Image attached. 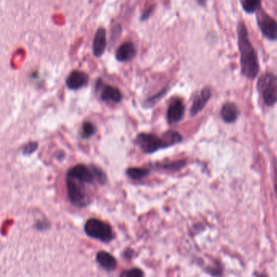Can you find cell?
<instances>
[{"label":"cell","instance_id":"obj_1","mask_svg":"<svg viewBox=\"0 0 277 277\" xmlns=\"http://www.w3.org/2000/svg\"><path fill=\"white\" fill-rule=\"evenodd\" d=\"M237 36L238 47L241 52V73L246 78L253 80L259 73V61L255 49L249 40L247 29L244 23H239L237 27Z\"/></svg>","mask_w":277,"mask_h":277},{"label":"cell","instance_id":"obj_2","mask_svg":"<svg viewBox=\"0 0 277 277\" xmlns=\"http://www.w3.org/2000/svg\"><path fill=\"white\" fill-rule=\"evenodd\" d=\"M257 89L267 105H274L277 102V73L264 74L259 79Z\"/></svg>","mask_w":277,"mask_h":277},{"label":"cell","instance_id":"obj_3","mask_svg":"<svg viewBox=\"0 0 277 277\" xmlns=\"http://www.w3.org/2000/svg\"><path fill=\"white\" fill-rule=\"evenodd\" d=\"M85 231L89 237L105 243H109L115 238V233L112 227L108 223L94 218L89 219L85 223Z\"/></svg>","mask_w":277,"mask_h":277},{"label":"cell","instance_id":"obj_4","mask_svg":"<svg viewBox=\"0 0 277 277\" xmlns=\"http://www.w3.org/2000/svg\"><path fill=\"white\" fill-rule=\"evenodd\" d=\"M68 197L70 202L77 208H85L90 204V199L85 191L83 184L73 179L66 178Z\"/></svg>","mask_w":277,"mask_h":277},{"label":"cell","instance_id":"obj_5","mask_svg":"<svg viewBox=\"0 0 277 277\" xmlns=\"http://www.w3.org/2000/svg\"><path fill=\"white\" fill-rule=\"evenodd\" d=\"M136 144L145 154H153L160 149H164L163 141L161 138L153 134L141 133L136 137Z\"/></svg>","mask_w":277,"mask_h":277},{"label":"cell","instance_id":"obj_6","mask_svg":"<svg viewBox=\"0 0 277 277\" xmlns=\"http://www.w3.org/2000/svg\"><path fill=\"white\" fill-rule=\"evenodd\" d=\"M257 23L262 33L269 40H277V21L265 11L259 9L257 12Z\"/></svg>","mask_w":277,"mask_h":277},{"label":"cell","instance_id":"obj_7","mask_svg":"<svg viewBox=\"0 0 277 277\" xmlns=\"http://www.w3.org/2000/svg\"><path fill=\"white\" fill-rule=\"evenodd\" d=\"M67 177L73 179L85 185H91L94 183V181H96V177L91 168H88L87 166L84 164H76L70 168L68 172Z\"/></svg>","mask_w":277,"mask_h":277},{"label":"cell","instance_id":"obj_8","mask_svg":"<svg viewBox=\"0 0 277 277\" xmlns=\"http://www.w3.org/2000/svg\"><path fill=\"white\" fill-rule=\"evenodd\" d=\"M89 82V76L84 71L74 70L66 79V86L71 90L81 89Z\"/></svg>","mask_w":277,"mask_h":277},{"label":"cell","instance_id":"obj_9","mask_svg":"<svg viewBox=\"0 0 277 277\" xmlns=\"http://www.w3.org/2000/svg\"><path fill=\"white\" fill-rule=\"evenodd\" d=\"M107 47V31L103 27L97 29L93 41V53L97 58L103 56Z\"/></svg>","mask_w":277,"mask_h":277},{"label":"cell","instance_id":"obj_10","mask_svg":"<svg viewBox=\"0 0 277 277\" xmlns=\"http://www.w3.org/2000/svg\"><path fill=\"white\" fill-rule=\"evenodd\" d=\"M185 114V106L180 99L175 100L168 107L167 112V121L170 125L178 123Z\"/></svg>","mask_w":277,"mask_h":277},{"label":"cell","instance_id":"obj_11","mask_svg":"<svg viewBox=\"0 0 277 277\" xmlns=\"http://www.w3.org/2000/svg\"><path fill=\"white\" fill-rule=\"evenodd\" d=\"M210 96H211V91L209 88L207 87L202 89L199 95H197L194 98L193 105L190 109V116H195L199 114V112L204 109V107L210 99Z\"/></svg>","mask_w":277,"mask_h":277},{"label":"cell","instance_id":"obj_12","mask_svg":"<svg viewBox=\"0 0 277 277\" xmlns=\"http://www.w3.org/2000/svg\"><path fill=\"white\" fill-rule=\"evenodd\" d=\"M137 51L132 42H125L119 47L116 51V61L120 62L130 61L136 56Z\"/></svg>","mask_w":277,"mask_h":277},{"label":"cell","instance_id":"obj_13","mask_svg":"<svg viewBox=\"0 0 277 277\" xmlns=\"http://www.w3.org/2000/svg\"><path fill=\"white\" fill-rule=\"evenodd\" d=\"M122 98L123 96L120 89L112 85H104L101 93V99L103 101H111L112 103H118L122 100Z\"/></svg>","mask_w":277,"mask_h":277},{"label":"cell","instance_id":"obj_14","mask_svg":"<svg viewBox=\"0 0 277 277\" xmlns=\"http://www.w3.org/2000/svg\"><path fill=\"white\" fill-rule=\"evenodd\" d=\"M96 259L99 265L107 271H113L117 266L116 259L105 251H99L97 254Z\"/></svg>","mask_w":277,"mask_h":277},{"label":"cell","instance_id":"obj_15","mask_svg":"<svg viewBox=\"0 0 277 277\" xmlns=\"http://www.w3.org/2000/svg\"><path fill=\"white\" fill-rule=\"evenodd\" d=\"M239 116V109L234 103H227L221 109V116L227 123H232Z\"/></svg>","mask_w":277,"mask_h":277},{"label":"cell","instance_id":"obj_16","mask_svg":"<svg viewBox=\"0 0 277 277\" xmlns=\"http://www.w3.org/2000/svg\"><path fill=\"white\" fill-rule=\"evenodd\" d=\"M161 138L163 140V145H164L165 148L172 146V145L180 143L182 141V137H181V134L176 132V131H172V130H168V131L163 133Z\"/></svg>","mask_w":277,"mask_h":277},{"label":"cell","instance_id":"obj_17","mask_svg":"<svg viewBox=\"0 0 277 277\" xmlns=\"http://www.w3.org/2000/svg\"><path fill=\"white\" fill-rule=\"evenodd\" d=\"M150 173V170L146 168H130L126 170V174L133 180H140L146 177Z\"/></svg>","mask_w":277,"mask_h":277},{"label":"cell","instance_id":"obj_18","mask_svg":"<svg viewBox=\"0 0 277 277\" xmlns=\"http://www.w3.org/2000/svg\"><path fill=\"white\" fill-rule=\"evenodd\" d=\"M96 132L97 128L94 124L89 121H85L83 123L82 132H81L83 138H89L90 137L94 136Z\"/></svg>","mask_w":277,"mask_h":277},{"label":"cell","instance_id":"obj_19","mask_svg":"<svg viewBox=\"0 0 277 277\" xmlns=\"http://www.w3.org/2000/svg\"><path fill=\"white\" fill-rule=\"evenodd\" d=\"M241 3L244 10L249 13L259 11L261 7V2L259 1H241Z\"/></svg>","mask_w":277,"mask_h":277},{"label":"cell","instance_id":"obj_20","mask_svg":"<svg viewBox=\"0 0 277 277\" xmlns=\"http://www.w3.org/2000/svg\"><path fill=\"white\" fill-rule=\"evenodd\" d=\"M186 165V161L179 160L172 162V163H164L161 165V168L165 170H169V171H177L181 168H183Z\"/></svg>","mask_w":277,"mask_h":277},{"label":"cell","instance_id":"obj_21","mask_svg":"<svg viewBox=\"0 0 277 277\" xmlns=\"http://www.w3.org/2000/svg\"><path fill=\"white\" fill-rule=\"evenodd\" d=\"M90 168H91L92 171L94 172V176L96 177V181H98V183L103 185L107 182V176L100 168H98V167L94 165L90 166Z\"/></svg>","mask_w":277,"mask_h":277},{"label":"cell","instance_id":"obj_22","mask_svg":"<svg viewBox=\"0 0 277 277\" xmlns=\"http://www.w3.org/2000/svg\"><path fill=\"white\" fill-rule=\"evenodd\" d=\"M143 276H144V274H143V272L141 269L133 268L130 270L123 271L121 273L120 277H143Z\"/></svg>","mask_w":277,"mask_h":277},{"label":"cell","instance_id":"obj_23","mask_svg":"<svg viewBox=\"0 0 277 277\" xmlns=\"http://www.w3.org/2000/svg\"><path fill=\"white\" fill-rule=\"evenodd\" d=\"M38 144L36 141H30L27 143L26 145H24L22 149V154L24 155H30L33 154L36 150H38Z\"/></svg>","mask_w":277,"mask_h":277},{"label":"cell","instance_id":"obj_24","mask_svg":"<svg viewBox=\"0 0 277 277\" xmlns=\"http://www.w3.org/2000/svg\"><path fill=\"white\" fill-rule=\"evenodd\" d=\"M166 90L167 89H164L163 90H161L159 93L155 94L154 96H152L151 98H149L145 102V105H147L148 107H152V106L154 105L155 103H158L161 98L164 96V94H166Z\"/></svg>","mask_w":277,"mask_h":277},{"label":"cell","instance_id":"obj_25","mask_svg":"<svg viewBox=\"0 0 277 277\" xmlns=\"http://www.w3.org/2000/svg\"><path fill=\"white\" fill-rule=\"evenodd\" d=\"M154 10V6H151V7H149V8L146 10V11L144 12V13L141 15V21H145V20H147L148 18L151 16L153 11Z\"/></svg>","mask_w":277,"mask_h":277},{"label":"cell","instance_id":"obj_26","mask_svg":"<svg viewBox=\"0 0 277 277\" xmlns=\"http://www.w3.org/2000/svg\"><path fill=\"white\" fill-rule=\"evenodd\" d=\"M256 277H268L265 274H259Z\"/></svg>","mask_w":277,"mask_h":277}]
</instances>
